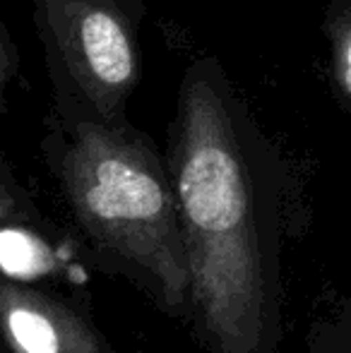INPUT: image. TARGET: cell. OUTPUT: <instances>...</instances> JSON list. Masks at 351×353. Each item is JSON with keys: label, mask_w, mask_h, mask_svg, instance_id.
<instances>
[{"label": "cell", "mask_w": 351, "mask_h": 353, "mask_svg": "<svg viewBox=\"0 0 351 353\" xmlns=\"http://www.w3.org/2000/svg\"><path fill=\"white\" fill-rule=\"evenodd\" d=\"M41 24L77 89L116 121L140 72L130 19L111 0H43Z\"/></svg>", "instance_id": "3"}, {"label": "cell", "mask_w": 351, "mask_h": 353, "mask_svg": "<svg viewBox=\"0 0 351 353\" xmlns=\"http://www.w3.org/2000/svg\"><path fill=\"white\" fill-rule=\"evenodd\" d=\"M171 183L190 296L214 353H260L270 332L253 188L214 84L188 77L171 140Z\"/></svg>", "instance_id": "1"}, {"label": "cell", "mask_w": 351, "mask_h": 353, "mask_svg": "<svg viewBox=\"0 0 351 353\" xmlns=\"http://www.w3.org/2000/svg\"><path fill=\"white\" fill-rule=\"evenodd\" d=\"M58 181L87 236L150 279L166 310L192 301L174 183L145 135L106 118L77 123Z\"/></svg>", "instance_id": "2"}, {"label": "cell", "mask_w": 351, "mask_h": 353, "mask_svg": "<svg viewBox=\"0 0 351 353\" xmlns=\"http://www.w3.org/2000/svg\"><path fill=\"white\" fill-rule=\"evenodd\" d=\"M332 39V68L339 92L351 101V8L332 17L330 24Z\"/></svg>", "instance_id": "6"}, {"label": "cell", "mask_w": 351, "mask_h": 353, "mask_svg": "<svg viewBox=\"0 0 351 353\" xmlns=\"http://www.w3.org/2000/svg\"><path fill=\"white\" fill-rule=\"evenodd\" d=\"M3 334L12 353H106V341L85 317L43 291L3 283Z\"/></svg>", "instance_id": "4"}, {"label": "cell", "mask_w": 351, "mask_h": 353, "mask_svg": "<svg viewBox=\"0 0 351 353\" xmlns=\"http://www.w3.org/2000/svg\"><path fill=\"white\" fill-rule=\"evenodd\" d=\"M53 267L51 248L22 226H5L3 231V270L8 279H34Z\"/></svg>", "instance_id": "5"}]
</instances>
